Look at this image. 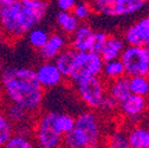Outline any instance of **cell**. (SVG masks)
Returning <instances> with one entry per match:
<instances>
[{
    "label": "cell",
    "instance_id": "cell-1",
    "mask_svg": "<svg viewBox=\"0 0 149 148\" xmlns=\"http://www.w3.org/2000/svg\"><path fill=\"white\" fill-rule=\"evenodd\" d=\"M1 87L10 102L23 105L31 115H37L44 102V88L37 72L30 68H11L1 73Z\"/></svg>",
    "mask_w": 149,
    "mask_h": 148
},
{
    "label": "cell",
    "instance_id": "cell-2",
    "mask_svg": "<svg viewBox=\"0 0 149 148\" xmlns=\"http://www.w3.org/2000/svg\"><path fill=\"white\" fill-rule=\"evenodd\" d=\"M49 10L47 0H15L0 10V26L7 40L26 36L43 22Z\"/></svg>",
    "mask_w": 149,
    "mask_h": 148
},
{
    "label": "cell",
    "instance_id": "cell-3",
    "mask_svg": "<svg viewBox=\"0 0 149 148\" xmlns=\"http://www.w3.org/2000/svg\"><path fill=\"white\" fill-rule=\"evenodd\" d=\"M104 140V132L96 110H85L76 117L74 128L63 138V146L69 148H95Z\"/></svg>",
    "mask_w": 149,
    "mask_h": 148
},
{
    "label": "cell",
    "instance_id": "cell-4",
    "mask_svg": "<svg viewBox=\"0 0 149 148\" xmlns=\"http://www.w3.org/2000/svg\"><path fill=\"white\" fill-rule=\"evenodd\" d=\"M73 87L86 108L100 112L108 96V82L102 75L85 77L73 84Z\"/></svg>",
    "mask_w": 149,
    "mask_h": 148
},
{
    "label": "cell",
    "instance_id": "cell-5",
    "mask_svg": "<svg viewBox=\"0 0 149 148\" xmlns=\"http://www.w3.org/2000/svg\"><path fill=\"white\" fill-rule=\"evenodd\" d=\"M57 112H45L33 122V139L40 148H57L63 145V135L56 126Z\"/></svg>",
    "mask_w": 149,
    "mask_h": 148
},
{
    "label": "cell",
    "instance_id": "cell-6",
    "mask_svg": "<svg viewBox=\"0 0 149 148\" xmlns=\"http://www.w3.org/2000/svg\"><path fill=\"white\" fill-rule=\"evenodd\" d=\"M103 66H104V59L98 52H94V51L77 52L69 81L73 85L85 77L100 76L102 75Z\"/></svg>",
    "mask_w": 149,
    "mask_h": 148
},
{
    "label": "cell",
    "instance_id": "cell-7",
    "mask_svg": "<svg viewBox=\"0 0 149 148\" xmlns=\"http://www.w3.org/2000/svg\"><path fill=\"white\" fill-rule=\"evenodd\" d=\"M121 61L124 64L128 77L149 76V46L127 45Z\"/></svg>",
    "mask_w": 149,
    "mask_h": 148
},
{
    "label": "cell",
    "instance_id": "cell-8",
    "mask_svg": "<svg viewBox=\"0 0 149 148\" xmlns=\"http://www.w3.org/2000/svg\"><path fill=\"white\" fill-rule=\"evenodd\" d=\"M117 110L125 122L139 123L144 120L149 110V98L132 94L118 104Z\"/></svg>",
    "mask_w": 149,
    "mask_h": 148
},
{
    "label": "cell",
    "instance_id": "cell-9",
    "mask_svg": "<svg viewBox=\"0 0 149 148\" xmlns=\"http://www.w3.org/2000/svg\"><path fill=\"white\" fill-rule=\"evenodd\" d=\"M127 45L149 46V15L141 17L134 22L123 33Z\"/></svg>",
    "mask_w": 149,
    "mask_h": 148
},
{
    "label": "cell",
    "instance_id": "cell-10",
    "mask_svg": "<svg viewBox=\"0 0 149 148\" xmlns=\"http://www.w3.org/2000/svg\"><path fill=\"white\" fill-rule=\"evenodd\" d=\"M148 0H113L107 5L101 13L109 17H127L134 15L143 10Z\"/></svg>",
    "mask_w": 149,
    "mask_h": 148
},
{
    "label": "cell",
    "instance_id": "cell-11",
    "mask_svg": "<svg viewBox=\"0 0 149 148\" xmlns=\"http://www.w3.org/2000/svg\"><path fill=\"white\" fill-rule=\"evenodd\" d=\"M36 72L44 89L56 88L61 85L65 80L59 68L56 65L54 61H43V63L36 69Z\"/></svg>",
    "mask_w": 149,
    "mask_h": 148
},
{
    "label": "cell",
    "instance_id": "cell-12",
    "mask_svg": "<svg viewBox=\"0 0 149 148\" xmlns=\"http://www.w3.org/2000/svg\"><path fill=\"white\" fill-rule=\"evenodd\" d=\"M68 44L69 39L66 34H64L63 32H52L50 33L46 44L40 50H38L39 57L43 61H54V58L64 49H66Z\"/></svg>",
    "mask_w": 149,
    "mask_h": 148
},
{
    "label": "cell",
    "instance_id": "cell-13",
    "mask_svg": "<svg viewBox=\"0 0 149 148\" xmlns=\"http://www.w3.org/2000/svg\"><path fill=\"white\" fill-rule=\"evenodd\" d=\"M95 37V31L86 24H81L69 39V45L77 52L91 51L92 40Z\"/></svg>",
    "mask_w": 149,
    "mask_h": 148
},
{
    "label": "cell",
    "instance_id": "cell-14",
    "mask_svg": "<svg viewBox=\"0 0 149 148\" xmlns=\"http://www.w3.org/2000/svg\"><path fill=\"white\" fill-rule=\"evenodd\" d=\"M127 46V43L123 38V36L118 34H108V38L100 52L104 62L111 61V59H117L121 58L122 53Z\"/></svg>",
    "mask_w": 149,
    "mask_h": 148
},
{
    "label": "cell",
    "instance_id": "cell-15",
    "mask_svg": "<svg viewBox=\"0 0 149 148\" xmlns=\"http://www.w3.org/2000/svg\"><path fill=\"white\" fill-rule=\"evenodd\" d=\"M130 148H149V127L142 123H134L128 128Z\"/></svg>",
    "mask_w": 149,
    "mask_h": 148
},
{
    "label": "cell",
    "instance_id": "cell-16",
    "mask_svg": "<svg viewBox=\"0 0 149 148\" xmlns=\"http://www.w3.org/2000/svg\"><path fill=\"white\" fill-rule=\"evenodd\" d=\"M108 94L114 100H116L118 104L128 96H130L132 95V89H130L129 77L123 76L121 78L108 82Z\"/></svg>",
    "mask_w": 149,
    "mask_h": 148
},
{
    "label": "cell",
    "instance_id": "cell-17",
    "mask_svg": "<svg viewBox=\"0 0 149 148\" xmlns=\"http://www.w3.org/2000/svg\"><path fill=\"white\" fill-rule=\"evenodd\" d=\"M56 24L59 31L70 37L81 25V20L73 14L72 11H59L56 15Z\"/></svg>",
    "mask_w": 149,
    "mask_h": 148
},
{
    "label": "cell",
    "instance_id": "cell-18",
    "mask_svg": "<svg viewBox=\"0 0 149 148\" xmlns=\"http://www.w3.org/2000/svg\"><path fill=\"white\" fill-rule=\"evenodd\" d=\"M76 56H77V51L73 50L71 46H69V47L64 49L58 56L54 58L56 65L59 68V70L62 71L65 80H69V77L71 75Z\"/></svg>",
    "mask_w": 149,
    "mask_h": 148
},
{
    "label": "cell",
    "instance_id": "cell-19",
    "mask_svg": "<svg viewBox=\"0 0 149 148\" xmlns=\"http://www.w3.org/2000/svg\"><path fill=\"white\" fill-rule=\"evenodd\" d=\"M123 76H127V75H125L124 64L121 61V58L104 62V66H103V71H102V77L107 82L121 78Z\"/></svg>",
    "mask_w": 149,
    "mask_h": 148
},
{
    "label": "cell",
    "instance_id": "cell-20",
    "mask_svg": "<svg viewBox=\"0 0 149 148\" xmlns=\"http://www.w3.org/2000/svg\"><path fill=\"white\" fill-rule=\"evenodd\" d=\"M6 115L8 116V119L14 123V124H19V123H24V122H30L31 115L27 110L18 103L14 102H10L7 101L6 105H5V110Z\"/></svg>",
    "mask_w": 149,
    "mask_h": 148
},
{
    "label": "cell",
    "instance_id": "cell-21",
    "mask_svg": "<svg viewBox=\"0 0 149 148\" xmlns=\"http://www.w3.org/2000/svg\"><path fill=\"white\" fill-rule=\"evenodd\" d=\"M15 124L8 119L4 110H0V148L6 147L8 140L14 134Z\"/></svg>",
    "mask_w": 149,
    "mask_h": 148
},
{
    "label": "cell",
    "instance_id": "cell-22",
    "mask_svg": "<svg viewBox=\"0 0 149 148\" xmlns=\"http://www.w3.org/2000/svg\"><path fill=\"white\" fill-rule=\"evenodd\" d=\"M49 37H50V33L45 29L39 27V26L33 27L26 34L29 44L36 50H40L46 44V42L49 40Z\"/></svg>",
    "mask_w": 149,
    "mask_h": 148
},
{
    "label": "cell",
    "instance_id": "cell-23",
    "mask_svg": "<svg viewBox=\"0 0 149 148\" xmlns=\"http://www.w3.org/2000/svg\"><path fill=\"white\" fill-rule=\"evenodd\" d=\"M105 142L111 148H129L128 129H115L107 136Z\"/></svg>",
    "mask_w": 149,
    "mask_h": 148
},
{
    "label": "cell",
    "instance_id": "cell-24",
    "mask_svg": "<svg viewBox=\"0 0 149 148\" xmlns=\"http://www.w3.org/2000/svg\"><path fill=\"white\" fill-rule=\"evenodd\" d=\"M129 83L132 94L149 98V76H132Z\"/></svg>",
    "mask_w": 149,
    "mask_h": 148
},
{
    "label": "cell",
    "instance_id": "cell-25",
    "mask_svg": "<svg viewBox=\"0 0 149 148\" xmlns=\"http://www.w3.org/2000/svg\"><path fill=\"white\" fill-rule=\"evenodd\" d=\"M74 124H76V117H73L70 114L58 113L57 117H56V126L63 136L72 131L74 128Z\"/></svg>",
    "mask_w": 149,
    "mask_h": 148
},
{
    "label": "cell",
    "instance_id": "cell-26",
    "mask_svg": "<svg viewBox=\"0 0 149 148\" xmlns=\"http://www.w3.org/2000/svg\"><path fill=\"white\" fill-rule=\"evenodd\" d=\"M95 11L94 5H92L91 1H86V0H82V1H77L76 6L73 7L72 12L76 15L81 22L86 20L92 14V12Z\"/></svg>",
    "mask_w": 149,
    "mask_h": 148
},
{
    "label": "cell",
    "instance_id": "cell-27",
    "mask_svg": "<svg viewBox=\"0 0 149 148\" xmlns=\"http://www.w3.org/2000/svg\"><path fill=\"white\" fill-rule=\"evenodd\" d=\"M34 139L24 136L18 133H14L12 138L8 140L6 147L7 148H32L34 146Z\"/></svg>",
    "mask_w": 149,
    "mask_h": 148
},
{
    "label": "cell",
    "instance_id": "cell-28",
    "mask_svg": "<svg viewBox=\"0 0 149 148\" xmlns=\"http://www.w3.org/2000/svg\"><path fill=\"white\" fill-rule=\"evenodd\" d=\"M108 38V33L103 32V31H97L95 32V37H94V40H92V46H91V51L94 52H101L105 40Z\"/></svg>",
    "mask_w": 149,
    "mask_h": 148
},
{
    "label": "cell",
    "instance_id": "cell-29",
    "mask_svg": "<svg viewBox=\"0 0 149 148\" xmlns=\"http://www.w3.org/2000/svg\"><path fill=\"white\" fill-rule=\"evenodd\" d=\"M76 4L77 0H57V7L61 11H72Z\"/></svg>",
    "mask_w": 149,
    "mask_h": 148
},
{
    "label": "cell",
    "instance_id": "cell-30",
    "mask_svg": "<svg viewBox=\"0 0 149 148\" xmlns=\"http://www.w3.org/2000/svg\"><path fill=\"white\" fill-rule=\"evenodd\" d=\"M90 1L92 3V5H94L95 11L98 12V13H101V11L107 5H109L110 3H113V0H90Z\"/></svg>",
    "mask_w": 149,
    "mask_h": 148
},
{
    "label": "cell",
    "instance_id": "cell-31",
    "mask_svg": "<svg viewBox=\"0 0 149 148\" xmlns=\"http://www.w3.org/2000/svg\"><path fill=\"white\" fill-rule=\"evenodd\" d=\"M14 1H15V0H0V10L6 7V6H8V5H11Z\"/></svg>",
    "mask_w": 149,
    "mask_h": 148
},
{
    "label": "cell",
    "instance_id": "cell-32",
    "mask_svg": "<svg viewBox=\"0 0 149 148\" xmlns=\"http://www.w3.org/2000/svg\"><path fill=\"white\" fill-rule=\"evenodd\" d=\"M5 39H6L5 32H4V30L1 29V26H0V45H1V44L5 42Z\"/></svg>",
    "mask_w": 149,
    "mask_h": 148
},
{
    "label": "cell",
    "instance_id": "cell-33",
    "mask_svg": "<svg viewBox=\"0 0 149 148\" xmlns=\"http://www.w3.org/2000/svg\"><path fill=\"white\" fill-rule=\"evenodd\" d=\"M144 121H146V124L149 127V110H148V113H147V115L144 117Z\"/></svg>",
    "mask_w": 149,
    "mask_h": 148
},
{
    "label": "cell",
    "instance_id": "cell-34",
    "mask_svg": "<svg viewBox=\"0 0 149 148\" xmlns=\"http://www.w3.org/2000/svg\"><path fill=\"white\" fill-rule=\"evenodd\" d=\"M3 69H4V62H3L1 59H0V72L3 71Z\"/></svg>",
    "mask_w": 149,
    "mask_h": 148
}]
</instances>
